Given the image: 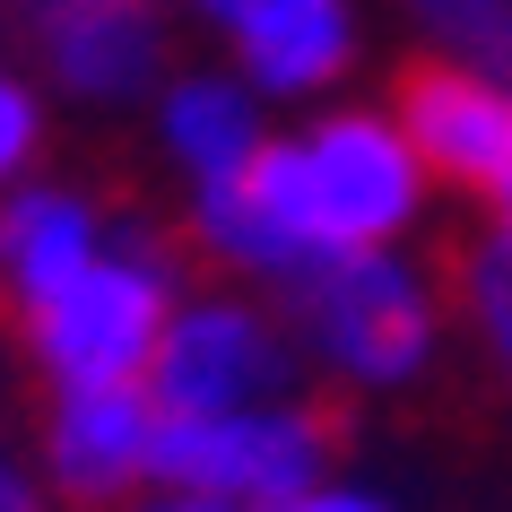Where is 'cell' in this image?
Returning <instances> with one entry per match:
<instances>
[{
    "label": "cell",
    "mask_w": 512,
    "mask_h": 512,
    "mask_svg": "<svg viewBox=\"0 0 512 512\" xmlns=\"http://www.w3.org/2000/svg\"><path fill=\"white\" fill-rule=\"evenodd\" d=\"M434 200L443 191H434L417 139L400 131L391 96H322V105L287 113L235 183L183 191L174 235H183L191 270L278 296L313 261L417 243Z\"/></svg>",
    "instance_id": "1"
},
{
    "label": "cell",
    "mask_w": 512,
    "mask_h": 512,
    "mask_svg": "<svg viewBox=\"0 0 512 512\" xmlns=\"http://www.w3.org/2000/svg\"><path fill=\"white\" fill-rule=\"evenodd\" d=\"M278 304L296 330L304 382L339 408H382L426 391L452 348V278L417 243L313 261L296 287H278Z\"/></svg>",
    "instance_id": "2"
},
{
    "label": "cell",
    "mask_w": 512,
    "mask_h": 512,
    "mask_svg": "<svg viewBox=\"0 0 512 512\" xmlns=\"http://www.w3.org/2000/svg\"><path fill=\"white\" fill-rule=\"evenodd\" d=\"M183 287H191L183 235L148 209H122L105 252L9 330H18V356L44 391H113V382H148V356H157Z\"/></svg>",
    "instance_id": "3"
},
{
    "label": "cell",
    "mask_w": 512,
    "mask_h": 512,
    "mask_svg": "<svg viewBox=\"0 0 512 512\" xmlns=\"http://www.w3.org/2000/svg\"><path fill=\"white\" fill-rule=\"evenodd\" d=\"M165 417H209V408H243V400H278V391H313L287 330V304L270 287L243 278H209L191 270V287L165 313V339L148 356L139 382Z\"/></svg>",
    "instance_id": "4"
},
{
    "label": "cell",
    "mask_w": 512,
    "mask_h": 512,
    "mask_svg": "<svg viewBox=\"0 0 512 512\" xmlns=\"http://www.w3.org/2000/svg\"><path fill=\"white\" fill-rule=\"evenodd\" d=\"M0 35L27 53L61 113H139L174 70V0H0Z\"/></svg>",
    "instance_id": "5"
},
{
    "label": "cell",
    "mask_w": 512,
    "mask_h": 512,
    "mask_svg": "<svg viewBox=\"0 0 512 512\" xmlns=\"http://www.w3.org/2000/svg\"><path fill=\"white\" fill-rule=\"evenodd\" d=\"M339 469V400L322 391H278V400L209 408V417H165L157 478L200 486L235 512H278L304 486Z\"/></svg>",
    "instance_id": "6"
},
{
    "label": "cell",
    "mask_w": 512,
    "mask_h": 512,
    "mask_svg": "<svg viewBox=\"0 0 512 512\" xmlns=\"http://www.w3.org/2000/svg\"><path fill=\"white\" fill-rule=\"evenodd\" d=\"M183 27L252 79L278 113H304L322 96H348L356 61H365V9L356 0H174Z\"/></svg>",
    "instance_id": "7"
},
{
    "label": "cell",
    "mask_w": 512,
    "mask_h": 512,
    "mask_svg": "<svg viewBox=\"0 0 512 512\" xmlns=\"http://www.w3.org/2000/svg\"><path fill=\"white\" fill-rule=\"evenodd\" d=\"M391 113L417 139L443 200H460L478 226H512V79L460 61H408Z\"/></svg>",
    "instance_id": "8"
},
{
    "label": "cell",
    "mask_w": 512,
    "mask_h": 512,
    "mask_svg": "<svg viewBox=\"0 0 512 512\" xmlns=\"http://www.w3.org/2000/svg\"><path fill=\"white\" fill-rule=\"evenodd\" d=\"M157 434H165V408L139 382H113V391H44L27 452H35L44 486L70 512H105V504H122V495H139V486L157 478Z\"/></svg>",
    "instance_id": "9"
},
{
    "label": "cell",
    "mask_w": 512,
    "mask_h": 512,
    "mask_svg": "<svg viewBox=\"0 0 512 512\" xmlns=\"http://www.w3.org/2000/svg\"><path fill=\"white\" fill-rule=\"evenodd\" d=\"M139 131H148V165L174 191H209V183H235L270 148L278 105L252 79H235L226 61H174L157 96L139 105Z\"/></svg>",
    "instance_id": "10"
},
{
    "label": "cell",
    "mask_w": 512,
    "mask_h": 512,
    "mask_svg": "<svg viewBox=\"0 0 512 512\" xmlns=\"http://www.w3.org/2000/svg\"><path fill=\"white\" fill-rule=\"evenodd\" d=\"M122 226V200L87 174H27L0 191V322H27L44 296H61L70 278L105 252V235Z\"/></svg>",
    "instance_id": "11"
},
{
    "label": "cell",
    "mask_w": 512,
    "mask_h": 512,
    "mask_svg": "<svg viewBox=\"0 0 512 512\" xmlns=\"http://www.w3.org/2000/svg\"><path fill=\"white\" fill-rule=\"evenodd\" d=\"M443 278H452V339L512 400V226H469V243L443 261Z\"/></svg>",
    "instance_id": "12"
},
{
    "label": "cell",
    "mask_w": 512,
    "mask_h": 512,
    "mask_svg": "<svg viewBox=\"0 0 512 512\" xmlns=\"http://www.w3.org/2000/svg\"><path fill=\"white\" fill-rule=\"evenodd\" d=\"M417 61H460L512 79V0H391Z\"/></svg>",
    "instance_id": "13"
},
{
    "label": "cell",
    "mask_w": 512,
    "mask_h": 512,
    "mask_svg": "<svg viewBox=\"0 0 512 512\" xmlns=\"http://www.w3.org/2000/svg\"><path fill=\"white\" fill-rule=\"evenodd\" d=\"M53 113L61 105L44 96V79L27 70V53L0 35V191L53 165Z\"/></svg>",
    "instance_id": "14"
},
{
    "label": "cell",
    "mask_w": 512,
    "mask_h": 512,
    "mask_svg": "<svg viewBox=\"0 0 512 512\" xmlns=\"http://www.w3.org/2000/svg\"><path fill=\"white\" fill-rule=\"evenodd\" d=\"M0 512H70L44 486V469H35V452H27V434H9L0 426Z\"/></svg>",
    "instance_id": "15"
},
{
    "label": "cell",
    "mask_w": 512,
    "mask_h": 512,
    "mask_svg": "<svg viewBox=\"0 0 512 512\" xmlns=\"http://www.w3.org/2000/svg\"><path fill=\"white\" fill-rule=\"evenodd\" d=\"M278 512H400L382 486H365V478H348V469H330L322 486H304L296 504H278Z\"/></svg>",
    "instance_id": "16"
},
{
    "label": "cell",
    "mask_w": 512,
    "mask_h": 512,
    "mask_svg": "<svg viewBox=\"0 0 512 512\" xmlns=\"http://www.w3.org/2000/svg\"><path fill=\"white\" fill-rule=\"evenodd\" d=\"M105 512H235V504H217L200 486H174V478H148L139 495H122V504H105Z\"/></svg>",
    "instance_id": "17"
}]
</instances>
